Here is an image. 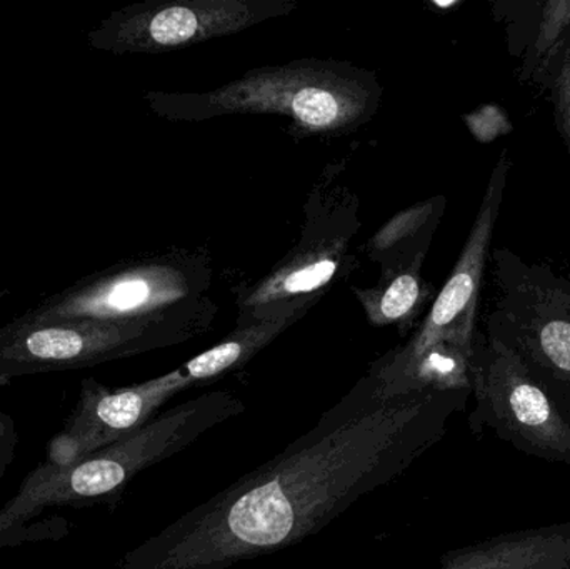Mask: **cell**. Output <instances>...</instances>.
Masks as SVG:
<instances>
[{"label": "cell", "instance_id": "5b68a950", "mask_svg": "<svg viewBox=\"0 0 570 569\" xmlns=\"http://www.w3.org/2000/svg\"><path fill=\"white\" fill-rule=\"evenodd\" d=\"M194 314L139 321L27 320L0 326V384L36 374L86 370L183 343L196 334Z\"/></svg>", "mask_w": 570, "mask_h": 569}, {"label": "cell", "instance_id": "2e32d148", "mask_svg": "<svg viewBox=\"0 0 570 569\" xmlns=\"http://www.w3.org/2000/svg\"><path fill=\"white\" fill-rule=\"evenodd\" d=\"M464 120L475 140L482 144L494 143L498 137L508 136L514 129L508 112L498 104H485L465 116Z\"/></svg>", "mask_w": 570, "mask_h": 569}, {"label": "cell", "instance_id": "9a60e30c", "mask_svg": "<svg viewBox=\"0 0 570 569\" xmlns=\"http://www.w3.org/2000/svg\"><path fill=\"white\" fill-rule=\"evenodd\" d=\"M546 94L554 110L556 129L570 154V42L552 73Z\"/></svg>", "mask_w": 570, "mask_h": 569}, {"label": "cell", "instance_id": "4fadbf2b", "mask_svg": "<svg viewBox=\"0 0 570 569\" xmlns=\"http://www.w3.org/2000/svg\"><path fill=\"white\" fill-rule=\"evenodd\" d=\"M425 253L384 264L381 281L371 290H354L372 326L399 324L409 327L434 297L421 276Z\"/></svg>", "mask_w": 570, "mask_h": 569}, {"label": "cell", "instance_id": "30bf717a", "mask_svg": "<svg viewBox=\"0 0 570 569\" xmlns=\"http://www.w3.org/2000/svg\"><path fill=\"white\" fill-rule=\"evenodd\" d=\"M354 229L305 227L302 243L284 263L256 286L249 287L239 301L237 326L271 320L287 311L311 307L324 287L334 281L342 267L352 266L347 246Z\"/></svg>", "mask_w": 570, "mask_h": 569}, {"label": "cell", "instance_id": "8fae6325", "mask_svg": "<svg viewBox=\"0 0 570 569\" xmlns=\"http://www.w3.org/2000/svg\"><path fill=\"white\" fill-rule=\"evenodd\" d=\"M439 569H570V521L511 531L448 551Z\"/></svg>", "mask_w": 570, "mask_h": 569}, {"label": "cell", "instance_id": "7c38bea8", "mask_svg": "<svg viewBox=\"0 0 570 569\" xmlns=\"http://www.w3.org/2000/svg\"><path fill=\"white\" fill-rule=\"evenodd\" d=\"M499 7L508 12L509 49L518 43L512 56L522 57L519 80L546 92L570 42V0L519 2V13Z\"/></svg>", "mask_w": 570, "mask_h": 569}, {"label": "cell", "instance_id": "6da1fadb", "mask_svg": "<svg viewBox=\"0 0 570 569\" xmlns=\"http://www.w3.org/2000/svg\"><path fill=\"white\" fill-rule=\"evenodd\" d=\"M472 391L385 398L365 374L257 470L124 555L114 569H229L302 543L394 483L448 434Z\"/></svg>", "mask_w": 570, "mask_h": 569}, {"label": "cell", "instance_id": "52a82bcc", "mask_svg": "<svg viewBox=\"0 0 570 569\" xmlns=\"http://www.w3.org/2000/svg\"><path fill=\"white\" fill-rule=\"evenodd\" d=\"M292 0H149L114 10L87 33L100 52L160 53L288 16Z\"/></svg>", "mask_w": 570, "mask_h": 569}, {"label": "cell", "instance_id": "3957f363", "mask_svg": "<svg viewBox=\"0 0 570 569\" xmlns=\"http://www.w3.org/2000/svg\"><path fill=\"white\" fill-rule=\"evenodd\" d=\"M307 310L298 307L271 320L237 326L206 353L146 383L110 390L99 381L83 380L79 400L57 433V441L73 457H87L116 443L153 420L176 394L246 366Z\"/></svg>", "mask_w": 570, "mask_h": 569}, {"label": "cell", "instance_id": "7a4b0ae2", "mask_svg": "<svg viewBox=\"0 0 570 569\" xmlns=\"http://www.w3.org/2000/svg\"><path fill=\"white\" fill-rule=\"evenodd\" d=\"M381 99V82L371 70L314 59L259 67L209 92L146 94L150 110L167 120L274 114L308 136L358 129L377 112Z\"/></svg>", "mask_w": 570, "mask_h": 569}, {"label": "cell", "instance_id": "277c9868", "mask_svg": "<svg viewBox=\"0 0 570 569\" xmlns=\"http://www.w3.org/2000/svg\"><path fill=\"white\" fill-rule=\"evenodd\" d=\"M498 301L485 334L501 341L570 421V279L514 251H491Z\"/></svg>", "mask_w": 570, "mask_h": 569}, {"label": "cell", "instance_id": "e0dca14e", "mask_svg": "<svg viewBox=\"0 0 570 569\" xmlns=\"http://www.w3.org/2000/svg\"><path fill=\"white\" fill-rule=\"evenodd\" d=\"M19 433L10 414L0 413V481L16 460Z\"/></svg>", "mask_w": 570, "mask_h": 569}, {"label": "cell", "instance_id": "8992f818", "mask_svg": "<svg viewBox=\"0 0 570 569\" xmlns=\"http://www.w3.org/2000/svg\"><path fill=\"white\" fill-rule=\"evenodd\" d=\"M472 434L491 431L515 450L549 463L570 464V421L508 346L478 333L471 356Z\"/></svg>", "mask_w": 570, "mask_h": 569}, {"label": "cell", "instance_id": "5bb4252c", "mask_svg": "<svg viewBox=\"0 0 570 569\" xmlns=\"http://www.w3.org/2000/svg\"><path fill=\"white\" fill-rule=\"evenodd\" d=\"M445 199L444 197H435V199L425 200V203L415 204L409 207L407 210H402L397 216L392 217L368 243V253L372 257H387L392 251L399 249V257H404L405 254L421 253V251H405V243L409 246H424L431 244L432 234H434L435 226L444 213Z\"/></svg>", "mask_w": 570, "mask_h": 569}, {"label": "cell", "instance_id": "ba28073f", "mask_svg": "<svg viewBox=\"0 0 570 569\" xmlns=\"http://www.w3.org/2000/svg\"><path fill=\"white\" fill-rule=\"evenodd\" d=\"M207 286L206 267L173 257L132 261L90 274L40 301L27 320L139 321L194 306L193 294Z\"/></svg>", "mask_w": 570, "mask_h": 569}, {"label": "cell", "instance_id": "9c48e42d", "mask_svg": "<svg viewBox=\"0 0 570 569\" xmlns=\"http://www.w3.org/2000/svg\"><path fill=\"white\" fill-rule=\"evenodd\" d=\"M512 160L509 150H502L478 216L472 224L468 241L462 247L461 256L449 276L441 293L435 296L424 323L417 333L399 350L391 351L379 360L368 373L375 377H387L417 360L422 353L435 344L448 343L472 353L478 337L479 300H481L482 281L485 267L491 259L492 236L495 223L504 203L505 186Z\"/></svg>", "mask_w": 570, "mask_h": 569}]
</instances>
